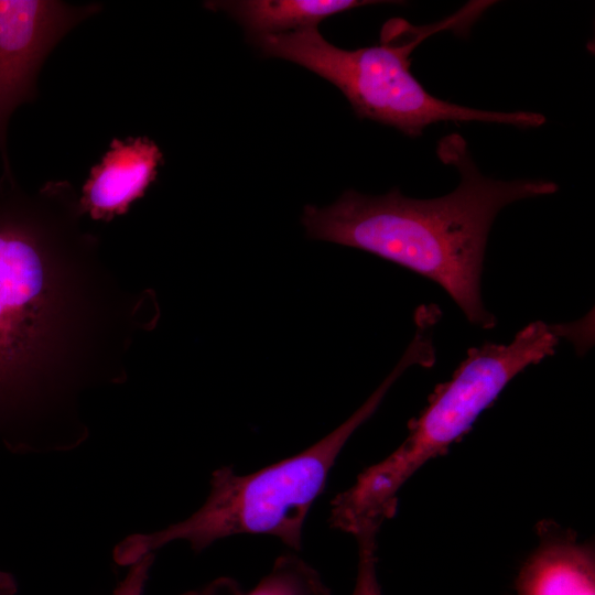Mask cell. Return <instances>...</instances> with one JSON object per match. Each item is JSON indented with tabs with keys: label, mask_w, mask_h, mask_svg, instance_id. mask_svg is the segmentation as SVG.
I'll use <instances>...</instances> for the list:
<instances>
[{
	"label": "cell",
	"mask_w": 595,
	"mask_h": 595,
	"mask_svg": "<svg viewBox=\"0 0 595 595\" xmlns=\"http://www.w3.org/2000/svg\"><path fill=\"white\" fill-rule=\"evenodd\" d=\"M436 153L459 173L453 192L419 199L398 188L381 196L349 190L329 206H305L301 221L311 238L361 249L435 282L470 324L493 328L497 321L480 294L493 221L508 204L553 194L559 186L544 180L484 176L457 133L440 140Z\"/></svg>",
	"instance_id": "6da1fadb"
},
{
	"label": "cell",
	"mask_w": 595,
	"mask_h": 595,
	"mask_svg": "<svg viewBox=\"0 0 595 595\" xmlns=\"http://www.w3.org/2000/svg\"><path fill=\"white\" fill-rule=\"evenodd\" d=\"M567 326L536 321L509 344L486 342L469 348L451 378L435 386L426 405L410 420L404 441L332 500L331 526L354 537L379 531L394 516L398 494L410 477L446 454L517 375L552 356L560 339L572 333Z\"/></svg>",
	"instance_id": "7a4b0ae2"
},
{
	"label": "cell",
	"mask_w": 595,
	"mask_h": 595,
	"mask_svg": "<svg viewBox=\"0 0 595 595\" xmlns=\"http://www.w3.org/2000/svg\"><path fill=\"white\" fill-rule=\"evenodd\" d=\"M413 366L404 354L391 374L345 422L325 437L293 456L250 474L230 466L217 468L209 494L191 517L153 533L133 534L113 550L119 565H131L172 541L183 540L202 551L217 540L238 534L275 537L294 550L314 501L353 433L377 410L392 383Z\"/></svg>",
	"instance_id": "3957f363"
},
{
	"label": "cell",
	"mask_w": 595,
	"mask_h": 595,
	"mask_svg": "<svg viewBox=\"0 0 595 595\" xmlns=\"http://www.w3.org/2000/svg\"><path fill=\"white\" fill-rule=\"evenodd\" d=\"M487 4L476 2L457 14L423 28L388 21L379 45L344 50L327 42L317 28L251 39L267 57L293 62L336 86L359 119L394 127L411 138L440 121H480L536 128L545 117L532 111H491L464 107L432 96L410 72V54L433 33L470 23Z\"/></svg>",
	"instance_id": "277c9868"
},
{
	"label": "cell",
	"mask_w": 595,
	"mask_h": 595,
	"mask_svg": "<svg viewBox=\"0 0 595 595\" xmlns=\"http://www.w3.org/2000/svg\"><path fill=\"white\" fill-rule=\"evenodd\" d=\"M0 194V415L14 408L25 385L45 309L41 225L15 184Z\"/></svg>",
	"instance_id": "5b68a950"
},
{
	"label": "cell",
	"mask_w": 595,
	"mask_h": 595,
	"mask_svg": "<svg viewBox=\"0 0 595 595\" xmlns=\"http://www.w3.org/2000/svg\"><path fill=\"white\" fill-rule=\"evenodd\" d=\"M101 10L56 0H0V156L2 182L13 183L7 130L12 113L36 97L40 71L61 40Z\"/></svg>",
	"instance_id": "8992f818"
},
{
	"label": "cell",
	"mask_w": 595,
	"mask_h": 595,
	"mask_svg": "<svg viewBox=\"0 0 595 595\" xmlns=\"http://www.w3.org/2000/svg\"><path fill=\"white\" fill-rule=\"evenodd\" d=\"M163 163L162 151L148 137L113 139L83 186V207L94 218L125 213L144 195Z\"/></svg>",
	"instance_id": "52a82bcc"
},
{
	"label": "cell",
	"mask_w": 595,
	"mask_h": 595,
	"mask_svg": "<svg viewBox=\"0 0 595 595\" xmlns=\"http://www.w3.org/2000/svg\"><path fill=\"white\" fill-rule=\"evenodd\" d=\"M516 580L517 595H595V553L571 531L543 522Z\"/></svg>",
	"instance_id": "ba28073f"
},
{
	"label": "cell",
	"mask_w": 595,
	"mask_h": 595,
	"mask_svg": "<svg viewBox=\"0 0 595 595\" xmlns=\"http://www.w3.org/2000/svg\"><path fill=\"white\" fill-rule=\"evenodd\" d=\"M385 1L369 0H228L205 7L224 11L242 25L250 39L312 28L334 14Z\"/></svg>",
	"instance_id": "9c48e42d"
},
{
	"label": "cell",
	"mask_w": 595,
	"mask_h": 595,
	"mask_svg": "<svg viewBox=\"0 0 595 595\" xmlns=\"http://www.w3.org/2000/svg\"><path fill=\"white\" fill-rule=\"evenodd\" d=\"M242 595H332L321 575L295 554L279 556L270 572Z\"/></svg>",
	"instance_id": "30bf717a"
},
{
	"label": "cell",
	"mask_w": 595,
	"mask_h": 595,
	"mask_svg": "<svg viewBox=\"0 0 595 595\" xmlns=\"http://www.w3.org/2000/svg\"><path fill=\"white\" fill-rule=\"evenodd\" d=\"M377 533L366 531L355 537L358 543V567L351 595H382L376 570Z\"/></svg>",
	"instance_id": "8fae6325"
},
{
	"label": "cell",
	"mask_w": 595,
	"mask_h": 595,
	"mask_svg": "<svg viewBox=\"0 0 595 595\" xmlns=\"http://www.w3.org/2000/svg\"><path fill=\"white\" fill-rule=\"evenodd\" d=\"M153 560L154 553H149L130 565L127 576L112 595H142Z\"/></svg>",
	"instance_id": "7c38bea8"
},
{
	"label": "cell",
	"mask_w": 595,
	"mask_h": 595,
	"mask_svg": "<svg viewBox=\"0 0 595 595\" xmlns=\"http://www.w3.org/2000/svg\"><path fill=\"white\" fill-rule=\"evenodd\" d=\"M238 582L231 577L223 576L208 583L201 589L190 591L182 595H242Z\"/></svg>",
	"instance_id": "4fadbf2b"
},
{
	"label": "cell",
	"mask_w": 595,
	"mask_h": 595,
	"mask_svg": "<svg viewBox=\"0 0 595 595\" xmlns=\"http://www.w3.org/2000/svg\"><path fill=\"white\" fill-rule=\"evenodd\" d=\"M17 593V582L7 572L0 571V595H14Z\"/></svg>",
	"instance_id": "5bb4252c"
}]
</instances>
